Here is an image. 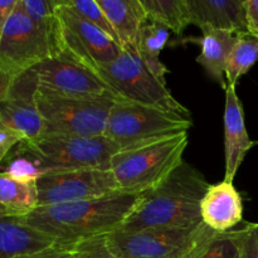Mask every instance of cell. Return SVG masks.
<instances>
[{"label":"cell","mask_w":258,"mask_h":258,"mask_svg":"<svg viewBox=\"0 0 258 258\" xmlns=\"http://www.w3.org/2000/svg\"><path fill=\"white\" fill-rule=\"evenodd\" d=\"M58 13L62 23L63 52L86 67L97 72L123 50L102 30L73 12L66 0H60Z\"/></svg>","instance_id":"11"},{"label":"cell","mask_w":258,"mask_h":258,"mask_svg":"<svg viewBox=\"0 0 258 258\" xmlns=\"http://www.w3.org/2000/svg\"><path fill=\"white\" fill-rule=\"evenodd\" d=\"M45 136H103L108 116L117 98H75L35 93ZM39 138V139H40Z\"/></svg>","instance_id":"7"},{"label":"cell","mask_w":258,"mask_h":258,"mask_svg":"<svg viewBox=\"0 0 258 258\" xmlns=\"http://www.w3.org/2000/svg\"><path fill=\"white\" fill-rule=\"evenodd\" d=\"M203 222L196 226L115 232L106 236L117 258H196L216 236Z\"/></svg>","instance_id":"5"},{"label":"cell","mask_w":258,"mask_h":258,"mask_svg":"<svg viewBox=\"0 0 258 258\" xmlns=\"http://www.w3.org/2000/svg\"><path fill=\"white\" fill-rule=\"evenodd\" d=\"M39 207L37 181L25 183L0 171V217L20 219Z\"/></svg>","instance_id":"20"},{"label":"cell","mask_w":258,"mask_h":258,"mask_svg":"<svg viewBox=\"0 0 258 258\" xmlns=\"http://www.w3.org/2000/svg\"><path fill=\"white\" fill-rule=\"evenodd\" d=\"M190 116L118 100L106 125L105 136L121 150H133L188 133Z\"/></svg>","instance_id":"4"},{"label":"cell","mask_w":258,"mask_h":258,"mask_svg":"<svg viewBox=\"0 0 258 258\" xmlns=\"http://www.w3.org/2000/svg\"><path fill=\"white\" fill-rule=\"evenodd\" d=\"M120 149L103 136H45L20 143L17 153L34 159L48 173L54 170L102 169L110 170L111 159Z\"/></svg>","instance_id":"6"},{"label":"cell","mask_w":258,"mask_h":258,"mask_svg":"<svg viewBox=\"0 0 258 258\" xmlns=\"http://www.w3.org/2000/svg\"><path fill=\"white\" fill-rule=\"evenodd\" d=\"M18 76L19 75H17L14 71L10 70L8 66H5L0 60V102H3L8 97L10 90H12L13 83H14L15 78Z\"/></svg>","instance_id":"32"},{"label":"cell","mask_w":258,"mask_h":258,"mask_svg":"<svg viewBox=\"0 0 258 258\" xmlns=\"http://www.w3.org/2000/svg\"><path fill=\"white\" fill-rule=\"evenodd\" d=\"M78 244H57L50 248L34 253L23 254L17 258H73L78 249Z\"/></svg>","instance_id":"31"},{"label":"cell","mask_w":258,"mask_h":258,"mask_svg":"<svg viewBox=\"0 0 258 258\" xmlns=\"http://www.w3.org/2000/svg\"><path fill=\"white\" fill-rule=\"evenodd\" d=\"M117 34L122 49H135L141 27L148 23L141 0H97Z\"/></svg>","instance_id":"18"},{"label":"cell","mask_w":258,"mask_h":258,"mask_svg":"<svg viewBox=\"0 0 258 258\" xmlns=\"http://www.w3.org/2000/svg\"><path fill=\"white\" fill-rule=\"evenodd\" d=\"M38 90L52 95L75 98H105L121 100L96 71L86 67L63 52L55 58L35 66Z\"/></svg>","instance_id":"10"},{"label":"cell","mask_w":258,"mask_h":258,"mask_svg":"<svg viewBox=\"0 0 258 258\" xmlns=\"http://www.w3.org/2000/svg\"><path fill=\"white\" fill-rule=\"evenodd\" d=\"M73 258H117L108 247L106 237L91 239L78 244Z\"/></svg>","instance_id":"29"},{"label":"cell","mask_w":258,"mask_h":258,"mask_svg":"<svg viewBox=\"0 0 258 258\" xmlns=\"http://www.w3.org/2000/svg\"><path fill=\"white\" fill-rule=\"evenodd\" d=\"M37 88V75L32 68L15 78L8 97L0 102V117L25 143L38 140L43 133V120L35 101Z\"/></svg>","instance_id":"13"},{"label":"cell","mask_w":258,"mask_h":258,"mask_svg":"<svg viewBox=\"0 0 258 258\" xmlns=\"http://www.w3.org/2000/svg\"><path fill=\"white\" fill-rule=\"evenodd\" d=\"M252 145L253 143L249 139L244 122L243 106L237 95L236 87L227 85L224 107V180L233 181Z\"/></svg>","instance_id":"15"},{"label":"cell","mask_w":258,"mask_h":258,"mask_svg":"<svg viewBox=\"0 0 258 258\" xmlns=\"http://www.w3.org/2000/svg\"><path fill=\"white\" fill-rule=\"evenodd\" d=\"M239 258H258V222L236 231Z\"/></svg>","instance_id":"28"},{"label":"cell","mask_w":258,"mask_h":258,"mask_svg":"<svg viewBox=\"0 0 258 258\" xmlns=\"http://www.w3.org/2000/svg\"><path fill=\"white\" fill-rule=\"evenodd\" d=\"M188 133L133 150H121L111 159L121 193L141 196L160 185L181 163L188 146Z\"/></svg>","instance_id":"3"},{"label":"cell","mask_w":258,"mask_h":258,"mask_svg":"<svg viewBox=\"0 0 258 258\" xmlns=\"http://www.w3.org/2000/svg\"><path fill=\"white\" fill-rule=\"evenodd\" d=\"M247 32L258 38V0H244Z\"/></svg>","instance_id":"33"},{"label":"cell","mask_w":258,"mask_h":258,"mask_svg":"<svg viewBox=\"0 0 258 258\" xmlns=\"http://www.w3.org/2000/svg\"><path fill=\"white\" fill-rule=\"evenodd\" d=\"M66 4L71 8L75 13H77L80 17L83 19L90 22L98 29L102 30L105 34H107L111 39L115 40L118 45L121 47L120 40H118L117 34H116L115 29L111 25L110 20L107 19L106 14L101 7L98 5L97 0H66ZM122 48V47H121Z\"/></svg>","instance_id":"25"},{"label":"cell","mask_w":258,"mask_h":258,"mask_svg":"<svg viewBox=\"0 0 258 258\" xmlns=\"http://www.w3.org/2000/svg\"><path fill=\"white\" fill-rule=\"evenodd\" d=\"M7 161L8 168L5 171L20 181L35 183L40 176L45 174V171L40 168L39 164L25 154L15 151V153H12V155L7 159Z\"/></svg>","instance_id":"27"},{"label":"cell","mask_w":258,"mask_h":258,"mask_svg":"<svg viewBox=\"0 0 258 258\" xmlns=\"http://www.w3.org/2000/svg\"><path fill=\"white\" fill-rule=\"evenodd\" d=\"M23 141H24V138L19 133L13 130L10 126H8L0 117V164L7 161V159L12 155L13 149Z\"/></svg>","instance_id":"30"},{"label":"cell","mask_w":258,"mask_h":258,"mask_svg":"<svg viewBox=\"0 0 258 258\" xmlns=\"http://www.w3.org/2000/svg\"><path fill=\"white\" fill-rule=\"evenodd\" d=\"M196 258H239L236 231L217 233Z\"/></svg>","instance_id":"26"},{"label":"cell","mask_w":258,"mask_h":258,"mask_svg":"<svg viewBox=\"0 0 258 258\" xmlns=\"http://www.w3.org/2000/svg\"><path fill=\"white\" fill-rule=\"evenodd\" d=\"M170 37V30L159 23L148 22L141 27L136 39L134 52L141 58L149 70L163 82H166L165 76L169 71L160 60L161 50L165 48Z\"/></svg>","instance_id":"22"},{"label":"cell","mask_w":258,"mask_h":258,"mask_svg":"<svg viewBox=\"0 0 258 258\" xmlns=\"http://www.w3.org/2000/svg\"><path fill=\"white\" fill-rule=\"evenodd\" d=\"M202 33L203 37L199 40L202 52L197 57V62L204 68L211 80L218 83L226 91V67L237 34L226 30L212 29Z\"/></svg>","instance_id":"19"},{"label":"cell","mask_w":258,"mask_h":258,"mask_svg":"<svg viewBox=\"0 0 258 258\" xmlns=\"http://www.w3.org/2000/svg\"><path fill=\"white\" fill-rule=\"evenodd\" d=\"M209 185L198 169L183 161L160 185L141 194L138 207L118 232L199 224L201 202Z\"/></svg>","instance_id":"2"},{"label":"cell","mask_w":258,"mask_h":258,"mask_svg":"<svg viewBox=\"0 0 258 258\" xmlns=\"http://www.w3.org/2000/svg\"><path fill=\"white\" fill-rule=\"evenodd\" d=\"M258 59V38L248 32L236 35V42L229 54L226 67V81L228 86L236 87L239 78L248 73Z\"/></svg>","instance_id":"24"},{"label":"cell","mask_w":258,"mask_h":258,"mask_svg":"<svg viewBox=\"0 0 258 258\" xmlns=\"http://www.w3.org/2000/svg\"><path fill=\"white\" fill-rule=\"evenodd\" d=\"M140 196L116 194L75 203L38 207L22 223L59 244H78L115 233L138 207Z\"/></svg>","instance_id":"1"},{"label":"cell","mask_w":258,"mask_h":258,"mask_svg":"<svg viewBox=\"0 0 258 258\" xmlns=\"http://www.w3.org/2000/svg\"><path fill=\"white\" fill-rule=\"evenodd\" d=\"M202 222L216 233L229 232L243 221V201L233 181L209 185L201 202Z\"/></svg>","instance_id":"14"},{"label":"cell","mask_w":258,"mask_h":258,"mask_svg":"<svg viewBox=\"0 0 258 258\" xmlns=\"http://www.w3.org/2000/svg\"><path fill=\"white\" fill-rule=\"evenodd\" d=\"M54 238L22 223L0 217V258H17L57 246Z\"/></svg>","instance_id":"17"},{"label":"cell","mask_w":258,"mask_h":258,"mask_svg":"<svg viewBox=\"0 0 258 258\" xmlns=\"http://www.w3.org/2000/svg\"><path fill=\"white\" fill-rule=\"evenodd\" d=\"M148 22L159 23L175 33L183 35L190 25L188 0H141Z\"/></svg>","instance_id":"23"},{"label":"cell","mask_w":258,"mask_h":258,"mask_svg":"<svg viewBox=\"0 0 258 258\" xmlns=\"http://www.w3.org/2000/svg\"><path fill=\"white\" fill-rule=\"evenodd\" d=\"M39 207L106 198L121 193L111 170L48 171L37 180Z\"/></svg>","instance_id":"9"},{"label":"cell","mask_w":258,"mask_h":258,"mask_svg":"<svg viewBox=\"0 0 258 258\" xmlns=\"http://www.w3.org/2000/svg\"><path fill=\"white\" fill-rule=\"evenodd\" d=\"M244 0H188L190 24L204 30L247 32Z\"/></svg>","instance_id":"16"},{"label":"cell","mask_w":258,"mask_h":258,"mask_svg":"<svg viewBox=\"0 0 258 258\" xmlns=\"http://www.w3.org/2000/svg\"><path fill=\"white\" fill-rule=\"evenodd\" d=\"M18 0H0V40Z\"/></svg>","instance_id":"34"},{"label":"cell","mask_w":258,"mask_h":258,"mask_svg":"<svg viewBox=\"0 0 258 258\" xmlns=\"http://www.w3.org/2000/svg\"><path fill=\"white\" fill-rule=\"evenodd\" d=\"M49 58L53 54L47 39L18 0L0 40V60L20 75Z\"/></svg>","instance_id":"12"},{"label":"cell","mask_w":258,"mask_h":258,"mask_svg":"<svg viewBox=\"0 0 258 258\" xmlns=\"http://www.w3.org/2000/svg\"><path fill=\"white\" fill-rule=\"evenodd\" d=\"M121 100L190 116L160 78L156 77L133 50H125L97 71Z\"/></svg>","instance_id":"8"},{"label":"cell","mask_w":258,"mask_h":258,"mask_svg":"<svg viewBox=\"0 0 258 258\" xmlns=\"http://www.w3.org/2000/svg\"><path fill=\"white\" fill-rule=\"evenodd\" d=\"M22 3L28 17L47 39L53 58L62 54V23L58 13L60 0H22Z\"/></svg>","instance_id":"21"}]
</instances>
